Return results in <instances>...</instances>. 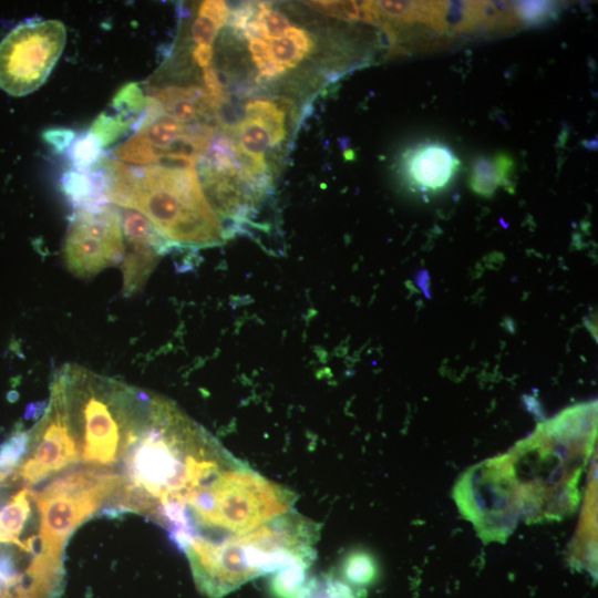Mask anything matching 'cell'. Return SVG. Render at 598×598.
<instances>
[{
    "label": "cell",
    "instance_id": "cell-27",
    "mask_svg": "<svg viewBox=\"0 0 598 598\" xmlns=\"http://www.w3.org/2000/svg\"><path fill=\"white\" fill-rule=\"evenodd\" d=\"M307 3L320 12L338 19L372 22L371 14L364 2L362 4H358L354 1H309Z\"/></svg>",
    "mask_w": 598,
    "mask_h": 598
},
{
    "label": "cell",
    "instance_id": "cell-4",
    "mask_svg": "<svg viewBox=\"0 0 598 598\" xmlns=\"http://www.w3.org/2000/svg\"><path fill=\"white\" fill-rule=\"evenodd\" d=\"M296 499L292 491L238 461L186 498L190 539L246 534L291 511Z\"/></svg>",
    "mask_w": 598,
    "mask_h": 598
},
{
    "label": "cell",
    "instance_id": "cell-15",
    "mask_svg": "<svg viewBox=\"0 0 598 598\" xmlns=\"http://www.w3.org/2000/svg\"><path fill=\"white\" fill-rule=\"evenodd\" d=\"M62 188L76 209L109 204L106 179L102 169L95 173L70 171L62 178Z\"/></svg>",
    "mask_w": 598,
    "mask_h": 598
},
{
    "label": "cell",
    "instance_id": "cell-26",
    "mask_svg": "<svg viewBox=\"0 0 598 598\" xmlns=\"http://www.w3.org/2000/svg\"><path fill=\"white\" fill-rule=\"evenodd\" d=\"M245 114H251L264 121L272 131L277 144L286 136L285 113L275 103L268 100H254L246 104Z\"/></svg>",
    "mask_w": 598,
    "mask_h": 598
},
{
    "label": "cell",
    "instance_id": "cell-21",
    "mask_svg": "<svg viewBox=\"0 0 598 598\" xmlns=\"http://www.w3.org/2000/svg\"><path fill=\"white\" fill-rule=\"evenodd\" d=\"M296 598H359L354 589L344 580L330 573L310 577L300 588Z\"/></svg>",
    "mask_w": 598,
    "mask_h": 598
},
{
    "label": "cell",
    "instance_id": "cell-23",
    "mask_svg": "<svg viewBox=\"0 0 598 598\" xmlns=\"http://www.w3.org/2000/svg\"><path fill=\"white\" fill-rule=\"evenodd\" d=\"M137 122L124 117L115 112H102L93 122L90 133L100 142L102 147L117 141Z\"/></svg>",
    "mask_w": 598,
    "mask_h": 598
},
{
    "label": "cell",
    "instance_id": "cell-30",
    "mask_svg": "<svg viewBox=\"0 0 598 598\" xmlns=\"http://www.w3.org/2000/svg\"><path fill=\"white\" fill-rule=\"evenodd\" d=\"M44 138L56 151L62 152L74 141V132L68 128L48 130Z\"/></svg>",
    "mask_w": 598,
    "mask_h": 598
},
{
    "label": "cell",
    "instance_id": "cell-17",
    "mask_svg": "<svg viewBox=\"0 0 598 598\" xmlns=\"http://www.w3.org/2000/svg\"><path fill=\"white\" fill-rule=\"evenodd\" d=\"M313 47L311 34L297 27H290L281 38L268 42L272 60L285 71L307 58Z\"/></svg>",
    "mask_w": 598,
    "mask_h": 598
},
{
    "label": "cell",
    "instance_id": "cell-8",
    "mask_svg": "<svg viewBox=\"0 0 598 598\" xmlns=\"http://www.w3.org/2000/svg\"><path fill=\"white\" fill-rule=\"evenodd\" d=\"M63 257L68 270L84 279L122 262L121 209L111 204L76 209L66 230Z\"/></svg>",
    "mask_w": 598,
    "mask_h": 598
},
{
    "label": "cell",
    "instance_id": "cell-13",
    "mask_svg": "<svg viewBox=\"0 0 598 598\" xmlns=\"http://www.w3.org/2000/svg\"><path fill=\"white\" fill-rule=\"evenodd\" d=\"M33 504V491L23 487L0 507V545L17 546L30 555L40 553L38 535L21 538L31 523Z\"/></svg>",
    "mask_w": 598,
    "mask_h": 598
},
{
    "label": "cell",
    "instance_id": "cell-12",
    "mask_svg": "<svg viewBox=\"0 0 598 598\" xmlns=\"http://www.w3.org/2000/svg\"><path fill=\"white\" fill-rule=\"evenodd\" d=\"M146 96L164 114L184 124L203 123L199 120L212 116L218 110L207 91L199 86L152 87Z\"/></svg>",
    "mask_w": 598,
    "mask_h": 598
},
{
    "label": "cell",
    "instance_id": "cell-20",
    "mask_svg": "<svg viewBox=\"0 0 598 598\" xmlns=\"http://www.w3.org/2000/svg\"><path fill=\"white\" fill-rule=\"evenodd\" d=\"M311 560H297L271 574L269 587L275 598H296L307 580Z\"/></svg>",
    "mask_w": 598,
    "mask_h": 598
},
{
    "label": "cell",
    "instance_id": "cell-11",
    "mask_svg": "<svg viewBox=\"0 0 598 598\" xmlns=\"http://www.w3.org/2000/svg\"><path fill=\"white\" fill-rule=\"evenodd\" d=\"M458 166L460 161L452 151L437 143L420 145L403 156V169L408 181L422 190L445 187Z\"/></svg>",
    "mask_w": 598,
    "mask_h": 598
},
{
    "label": "cell",
    "instance_id": "cell-10",
    "mask_svg": "<svg viewBox=\"0 0 598 598\" xmlns=\"http://www.w3.org/2000/svg\"><path fill=\"white\" fill-rule=\"evenodd\" d=\"M124 238L123 295L132 296L143 288L159 258L173 247L159 230L142 214L123 208Z\"/></svg>",
    "mask_w": 598,
    "mask_h": 598
},
{
    "label": "cell",
    "instance_id": "cell-16",
    "mask_svg": "<svg viewBox=\"0 0 598 598\" xmlns=\"http://www.w3.org/2000/svg\"><path fill=\"white\" fill-rule=\"evenodd\" d=\"M514 172V161L506 154L494 157H478L470 176L471 188L483 196H491L499 185L509 182Z\"/></svg>",
    "mask_w": 598,
    "mask_h": 598
},
{
    "label": "cell",
    "instance_id": "cell-25",
    "mask_svg": "<svg viewBox=\"0 0 598 598\" xmlns=\"http://www.w3.org/2000/svg\"><path fill=\"white\" fill-rule=\"evenodd\" d=\"M102 146L91 134L78 137L72 142L70 158L79 172L91 171V168L102 161Z\"/></svg>",
    "mask_w": 598,
    "mask_h": 598
},
{
    "label": "cell",
    "instance_id": "cell-19",
    "mask_svg": "<svg viewBox=\"0 0 598 598\" xmlns=\"http://www.w3.org/2000/svg\"><path fill=\"white\" fill-rule=\"evenodd\" d=\"M228 18L229 10L225 1H203L192 24V40L196 45H212Z\"/></svg>",
    "mask_w": 598,
    "mask_h": 598
},
{
    "label": "cell",
    "instance_id": "cell-2",
    "mask_svg": "<svg viewBox=\"0 0 598 598\" xmlns=\"http://www.w3.org/2000/svg\"><path fill=\"white\" fill-rule=\"evenodd\" d=\"M106 198L146 217L172 247L206 248L227 239L195 167L130 166L104 157Z\"/></svg>",
    "mask_w": 598,
    "mask_h": 598
},
{
    "label": "cell",
    "instance_id": "cell-3",
    "mask_svg": "<svg viewBox=\"0 0 598 598\" xmlns=\"http://www.w3.org/2000/svg\"><path fill=\"white\" fill-rule=\"evenodd\" d=\"M319 533L318 523L289 511L243 535L194 536L183 551L199 592L223 598L293 561H315Z\"/></svg>",
    "mask_w": 598,
    "mask_h": 598
},
{
    "label": "cell",
    "instance_id": "cell-22",
    "mask_svg": "<svg viewBox=\"0 0 598 598\" xmlns=\"http://www.w3.org/2000/svg\"><path fill=\"white\" fill-rule=\"evenodd\" d=\"M343 580L354 587L371 585L378 576V565L367 551L354 550L348 554L341 564Z\"/></svg>",
    "mask_w": 598,
    "mask_h": 598
},
{
    "label": "cell",
    "instance_id": "cell-31",
    "mask_svg": "<svg viewBox=\"0 0 598 598\" xmlns=\"http://www.w3.org/2000/svg\"><path fill=\"white\" fill-rule=\"evenodd\" d=\"M193 60L204 70L212 65L213 47L196 45L192 52Z\"/></svg>",
    "mask_w": 598,
    "mask_h": 598
},
{
    "label": "cell",
    "instance_id": "cell-1",
    "mask_svg": "<svg viewBox=\"0 0 598 598\" xmlns=\"http://www.w3.org/2000/svg\"><path fill=\"white\" fill-rule=\"evenodd\" d=\"M238 461L171 400L151 393L120 464L123 485L104 513L144 514L172 530L186 522L188 495Z\"/></svg>",
    "mask_w": 598,
    "mask_h": 598
},
{
    "label": "cell",
    "instance_id": "cell-18",
    "mask_svg": "<svg viewBox=\"0 0 598 598\" xmlns=\"http://www.w3.org/2000/svg\"><path fill=\"white\" fill-rule=\"evenodd\" d=\"M289 28L288 18L272 4L256 2L255 12L243 37L248 40L259 38L268 42L281 38Z\"/></svg>",
    "mask_w": 598,
    "mask_h": 598
},
{
    "label": "cell",
    "instance_id": "cell-6",
    "mask_svg": "<svg viewBox=\"0 0 598 598\" xmlns=\"http://www.w3.org/2000/svg\"><path fill=\"white\" fill-rule=\"evenodd\" d=\"M214 136L210 125L181 123L146 96V111L137 128L112 154L131 165L195 167L209 152Z\"/></svg>",
    "mask_w": 598,
    "mask_h": 598
},
{
    "label": "cell",
    "instance_id": "cell-29",
    "mask_svg": "<svg viewBox=\"0 0 598 598\" xmlns=\"http://www.w3.org/2000/svg\"><path fill=\"white\" fill-rule=\"evenodd\" d=\"M249 50L261 78L271 80L286 72L272 60L267 41L259 38L250 39Z\"/></svg>",
    "mask_w": 598,
    "mask_h": 598
},
{
    "label": "cell",
    "instance_id": "cell-28",
    "mask_svg": "<svg viewBox=\"0 0 598 598\" xmlns=\"http://www.w3.org/2000/svg\"><path fill=\"white\" fill-rule=\"evenodd\" d=\"M29 433H13L0 447V470L14 472L27 452Z\"/></svg>",
    "mask_w": 598,
    "mask_h": 598
},
{
    "label": "cell",
    "instance_id": "cell-7",
    "mask_svg": "<svg viewBox=\"0 0 598 598\" xmlns=\"http://www.w3.org/2000/svg\"><path fill=\"white\" fill-rule=\"evenodd\" d=\"M66 41L58 20L28 21L0 42V87L16 96L39 89L58 62Z\"/></svg>",
    "mask_w": 598,
    "mask_h": 598
},
{
    "label": "cell",
    "instance_id": "cell-24",
    "mask_svg": "<svg viewBox=\"0 0 598 598\" xmlns=\"http://www.w3.org/2000/svg\"><path fill=\"white\" fill-rule=\"evenodd\" d=\"M111 107L113 112L134 120L138 125L146 111V96L136 83H130L114 96Z\"/></svg>",
    "mask_w": 598,
    "mask_h": 598
},
{
    "label": "cell",
    "instance_id": "cell-5",
    "mask_svg": "<svg viewBox=\"0 0 598 598\" xmlns=\"http://www.w3.org/2000/svg\"><path fill=\"white\" fill-rule=\"evenodd\" d=\"M122 484L116 471L74 466L33 492L40 553L63 561L64 547L73 532L96 513H103Z\"/></svg>",
    "mask_w": 598,
    "mask_h": 598
},
{
    "label": "cell",
    "instance_id": "cell-14",
    "mask_svg": "<svg viewBox=\"0 0 598 598\" xmlns=\"http://www.w3.org/2000/svg\"><path fill=\"white\" fill-rule=\"evenodd\" d=\"M231 140L239 154L262 169H266L267 152L278 145L269 126L251 114H245V118L234 128Z\"/></svg>",
    "mask_w": 598,
    "mask_h": 598
},
{
    "label": "cell",
    "instance_id": "cell-9",
    "mask_svg": "<svg viewBox=\"0 0 598 598\" xmlns=\"http://www.w3.org/2000/svg\"><path fill=\"white\" fill-rule=\"evenodd\" d=\"M28 433L27 452L13 472L14 482H22L25 487L33 486L79 463L75 442L63 411L51 394L43 415Z\"/></svg>",
    "mask_w": 598,
    "mask_h": 598
}]
</instances>
